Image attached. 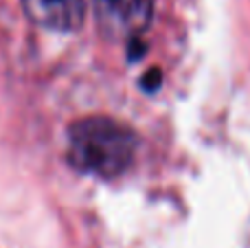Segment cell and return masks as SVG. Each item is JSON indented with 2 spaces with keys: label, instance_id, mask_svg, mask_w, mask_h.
<instances>
[{
  "label": "cell",
  "instance_id": "4",
  "mask_svg": "<svg viewBox=\"0 0 250 248\" xmlns=\"http://www.w3.org/2000/svg\"><path fill=\"white\" fill-rule=\"evenodd\" d=\"M163 83V75H160V70L158 68H154L149 75H145V79L141 82V86H143V90H147V92H154L156 88Z\"/></svg>",
  "mask_w": 250,
  "mask_h": 248
},
{
  "label": "cell",
  "instance_id": "2",
  "mask_svg": "<svg viewBox=\"0 0 250 248\" xmlns=\"http://www.w3.org/2000/svg\"><path fill=\"white\" fill-rule=\"evenodd\" d=\"M99 31L110 40L141 38L151 24L156 0H92Z\"/></svg>",
  "mask_w": 250,
  "mask_h": 248
},
{
  "label": "cell",
  "instance_id": "1",
  "mask_svg": "<svg viewBox=\"0 0 250 248\" xmlns=\"http://www.w3.org/2000/svg\"><path fill=\"white\" fill-rule=\"evenodd\" d=\"M136 149V132L104 114L83 117L68 127L66 158L82 174L117 178L132 167Z\"/></svg>",
  "mask_w": 250,
  "mask_h": 248
},
{
  "label": "cell",
  "instance_id": "3",
  "mask_svg": "<svg viewBox=\"0 0 250 248\" xmlns=\"http://www.w3.org/2000/svg\"><path fill=\"white\" fill-rule=\"evenodd\" d=\"M20 4L33 24L57 33L77 31L88 11V0H20Z\"/></svg>",
  "mask_w": 250,
  "mask_h": 248
}]
</instances>
